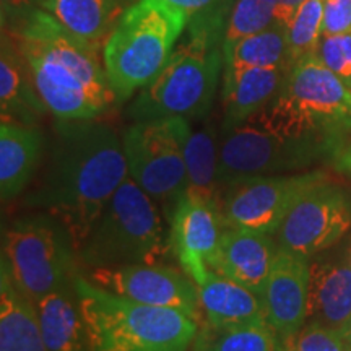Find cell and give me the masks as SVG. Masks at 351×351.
I'll return each instance as SVG.
<instances>
[{
	"instance_id": "52a82bcc",
	"label": "cell",
	"mask_w": 351,
	"mask_h": 351,
	"mask_svg": "<svg viewBox=\"0 0 351 351\" xmlns=\"http://www.w3.org/2000/svg\"><path fill=\"white\" fill-rule=\"evenodd\" d=\"M171 251L156 202L127 178L78 249L86 269L160 263Z\"/></svg>"
},
{
	"instance_id": "8fae6325",
	"label": "cell",
	"mask_w": 351,
	"mask_h": 351,
	"mask_svg": "<svg viewBox=\"0 0 351 351\" xmlns=\"http://www.w3.org/2000/svg\"><path fill=\"white\" fill-rule=\"evenodd\" d=\"M324 181L327 174L322 171L234 179L219 197L223 225L275 236L296 202Z\"/></svg>"
},
{
	"instance_id": "8d00e7d4",
	"label": "cell",
	"mask_w": 351,
	"mask_h": 351,
	"mask_svg": "<svg viewBox=\"0 0 351 351\" xmlns=\"http://www.w3.org/2000/svg\"><path fill=\"white\" fill-rule=\"evenodd\" d=\"M343 339H345V341L350 345V348H351V324L348 326V328H346V330L343 332Z\"/></svg>"
},
{
	"instance_id": "d6a6232c",
	"label": "cell",
	"mask_w": 351,
	"mask_h": 351,
	"mask_svg": "<svg viewBox=\"0 0 351 351\" xmlns=\"http://www.w3.org/2000/svg\"><path fill=\"white\" fill-rule=\"evenodd\" d=\"M2 28H15L38 8L36 0H2Z\"/></svg>"
},
{
	"instance_id": "836d02e7",
	"label": "cell",
	"mask_w": 351,
	"mask_h": 351,
	"mask_svg": "<svg viewBox=\"0 0 351 351\" xmlns=\"http://www.w3.org/2000/svg\"><path fill=\"white\" fill-rule=\"evenodd\" d=\"M161 2L168 3L176 10L182 12L189 20L194 19V16L200 15V13L210 12L213 8H217L223 3L230 2V0H161Z\"/></svg>"
},
{
	"instance_id": "277c9868",
	"label": "cell",
	"mask_w": 351,
	"mask_h": 351,
	"mask_svg": "<svg viewBox=\"0 0 351 351\" xmlns=\"http://www.w3.org/2000/svg\"><path fill=\"white\" fill-rule=\"evenodd\" d=\"M75 293L91 351H187L199 320L169 307L140 304L75 278Z\"/></svg>"
},
{
	"instance_id": "30bf717a",
	"label": "cell",
	"mask_w": 351,
	"mask_h": 351,
	"mask_svg": "<svg viewBox=\"0 0 351 351\" xmlns=\"http://www.w3.org/2000/svg\"><path fill=\"white\" fill-rule=\"evenodd\" d=\"M337 150L317 140L287 138L247 121L221 132L219 142V182L249 176H274L309 168L322 158H335Z\"/></svg>"
},
{
	"instance_id": "4dcf8cb0",
	"label": "cell",
	"mask_w": 351,
	"mask_h": 351,
	"mask_svg": "<svg viewBox=\"0 0 351 351\" xmlns=\"http://www.w3.org/2000/svg\"><path fill=\"white\" fill-rule=\"evenodd\" d=\"M315 56L351 90V33L322 36Z\"/></svg>"
},
{
	"instance_id": "3957f363",
	"label": "cell",
	"mask_w": 351,
	"mask_h": 351,
	"mask_svg": "<svg viewBox=\"0 0 351 351\" xmlns=\"http://www.w3.org/2000/svg\"><path fill=\"white\" fill-rule=\"evenodd\" d=\"M231 3L232 0L189 20L168 62L130 104L132 121H194L207 116L225 70L223 38Z\"/></svg>"
},
{
	"instance_id": "d590c367",
	"label": "cell",
	"mask_w": 351,
	"mask_h": 351,
	"mask_svg": "<svg viewBox=\"0 0 351 351\" xmlns=\"http://www.w3.org/2000/svg\"><path fill=\"white\" fill-rule=\"evenodd\" d=\"M333 161L337 163V168L351 176V140L341 145L340 150L337 152L335 158H333Z\"/></svg>"
},
{
	"instance_id": "cb8c5ba5",
	"label": "cell",
	"mask_w": 351,
	"mask_h": 351,
	"mask_svg": "<svg viewBox=\"0 0 351 351\" xmlns=\"http://www.w3.org/2000/svg\"><path fill=\"white\" fill-rule=\"evenodd\" d=\"M0 351H49L43 339L38 309L0 270Z\"/></svg>"
},
{
	"instance_id": "5b68a950",
	"label": "cell",
	"mask_w": 351,
	"mask_h": 351,
	"mask_svg": "<svg viewBox=\"0 0 351 351\" xmlns=\"http://www.w3.org/2000/svg\"><path fill=\"white\" fill-rule=\"evenodd\" d=\"M287 138L317 140L340 150L351 130V90L309 56L293 65L276 98L249 119Z\"/></svg>"
},
{
	"instance_id": "8992f818",
	"label": "cell",
	"mask_w": 351,
	"mask_h": 351,
	"mask_svg": "<svg viewBox=\"0 0 351 351\" xmlns=\"http://www.w3.org/2000/svg\"><path fill=\"white\" fill-rule=\"evenodd\" d=\"M189 19L161 0H138L104 43L103 64L117 101L147 86L173 54Z\"/></svg>"
},
{
	"instance_id": "d6986e66",
	"label": "cell",
	"mask_w": 351,
	"mask_h": 351,
	"mask_svg": "<svg viewBox=\"0 0 351 351\" xmlns=\"http://www.w3.org/2000/svg\"><path fill=\"white\" fill-rule=\"evenodd\" d=\"M44 153V135L36 125L2 121L0 124V197L10 202L38 173Z\"/></svg>"
},
{
	"instance_id": "2e32d148",
	"label": "cell",
	"mask_w": 351,
	"mask_h": 351,
	"mask_svg": "<svg viewBox=\"0 0 351 351\" xmlns=\"http://www.w3.org/2000/svg\"><path fill=\"white\" fill-rule=\"evenodd\" d=\"M275 236L225 228L210 258V270L234 280L262 298L280 245Z\"/></svg>"
},
{
	"instance_id": "f1b7e54d",
	"label": "cell",
	"mask_w": 351,
	"mask_h": 351,
	"mask_svg": "<svg viewBox=\"0 0 351 351\" xmlns=\"http://www.w3.org/2000/svg\"><path fill=\"white\" fill-rule=\"evenodd\" d=\"M275 23L274 12L265 0H232L226 19L223 52L243 41L244 38L261 33Z\"/></svg>"
},
{
	"instance_id": "9a60e30c",
	"label": "cell",
	"mask_w": 351,
	"mask_h": 351,
	"mask_svg": "<svg viewBox=\"0 0 351 351\" xmlns=\"http://www.w3.org/2000/svg\"><path fill=\"white\" fill-rule=\"evenodd\" d=\"M309 280V258L280 249L263 289L262 301L267 322L278 333L282 343L306 326Z\"/></svg>"
},
{
	"instance_id": "83f0119b",
	"label": "cell",
	"mask_w": 351,
	"mask_h": 351,
	"mask_svg": "<svg viewBox=\"0 0 351 351\" xmlns=\"http://www.w3.org/2000/svg\"><path fill=\"white\" fill-rule=\"evenodd\" d=\"M324 0H306L288 26V59L291 67L309 56L317 54L324 36Z\"/></svg>"
},
{
	"instance_id": "74e56055",
	"label": "cell",
	"mask_w": 351,
	"mask_h": 351,
	"mask_svg": "<svg viewBox=\"0 0 351 351\" xmlns=\"http://www.w3.org/2000/svg\"><path fill=\"white\" fill-rule=\"evenodd\" d=\"M348 252H350V263H351V245H350V249H348Z\"/></svg>"
},
{
	"instance_id": "1f68e13d",
	"label": "cell",
	"mask_w": 351,
	"mask_h": 351,
	"mask_svg": "<svg viewBox=\"0 0 351 351\" xmlns=\"http://www.w3.org/2000/svg\"><path fill=\"white\" fill-rule=\"evenodd\" d=\"M324 36L351 33V0H324Z\"/></svg>"
},
{
	"instance_id": "44dd1931",
	"label": "cell",
	"mask_w": 351,
	"mask_h": 351,
	"mask_svg": "<svg viewBox=\"0 0 351 351\" xmlns=\"http://www.w3.org/2000/svg\"><path fill=\"white\" fill-rule=\"evenodd\" d=\"M199 289L202 317L208 330H221L265 319L262 298L234 280L210 270Z\"/></svg>"
},
{
	"instance_id": "d4e9b609",
	"label": "cell",
	"mask_w": 351,
	"mask_h": 351,
	"mask_svg": "<svg viewBox=\"0 0 351 351\" xmlns=\"http://www.w3.org/2000/svg\"><path fill=\"white\" fill-rule=\"evenodd\" d=\"M219 134L217 125L207 121L204 125L189 132L186 142V191L217 202L219 205L221 197V182H219Z\"/></svg>"
},
{
	"instance_id": "ab89813d",
	"label": "cell",
	"mask_w": 351,
	"mask_h": 351,
	"mask_svg": "<svg viewBox=\"0 0 351 351\" xmlns=\"http://www.w3.org/2000/svg\"><path fill=\"white\" fill-rule=\"evenodd\" d=\"M350 351H351V348H350Z\"/></svg>"
},
{
	"instance_id": "6da1fadb",
	"label": "cell",
	"mask_w": 351,
	"mask_h": 351,
	"mask_svg": "<svg viewBox=\"0 0 351 351\" xmlns=\"http://www.w3.org/2000/svg\"><path fill=\"white\" fill-rule=\"evenodd\" d=\"M57 121L46 168L25 204L59 219L78 254L129 171L122 138L111 125L95 119Z\"/></svg>"
},
{
	"instance_id": "7a4b0ae2",
	"label": "cell",
	"mask_w": 351,
	"mask_h": 351,
	"mask_svg": "<svg viewBox=\"0 0 351 351\" xmlns=\"http://www.w3.org/2000/svg\"><path fill=\"white\" fill-rule=\"evenodd\" d=\"M5 29L15 38L39 98L56 119H96L117 101L98 47L73 36L43 8Z\"/></svg>"
},
{
	"instance_id": "603a6c76",
	"label": "cell",
	"mask_w": 351,
	"mask_h": 351,
	"mask_svg": "<svg viewBox=\"0 0 351 351\" xmlns=\"http://www.w3.org/2000/svg\"><path fill=\"white\" fill-rule=\"evenodd\" d=\"M38 319L49 351H91L78 306L75 282L38 302Z\"/></svg>"
},
{
	"instance_id": "ac0fdd59",
	"label": "cell",
	"mask_w": 351,
	"mask_h": 351,
	"mask_svg": "<svg viewBox=\"0 0 351 351\" xmlns=\"http://www.w3.org/2000/svg\"><path fill=\"white\" fill-rule=\"evenodd\" d=\"M291 67L223 70L221 132L247 122L282 91Z\"/></svg>"
},
{
	"instance_id": "7402d4cb",
	"label": "cell",
	"mask_w": 351,
	"mask_h": 351,
	"mask_svg": "<svg viewBox=\"0 0 351 351\" xmlns=\"http://www.w3.org/2000/svg\"><path fill=\"white\" fill-rule=\"evenodd\" d=\"M60 25L82 41L99 47L111 36L124 13V0H36Z\"/></svg>"
},
{
	"instance_id": "ffe728a7",
	"label": "cell",
	"mask_w": 351,
	"mask_h": 351,
	"mask_svg": "<svg viewBox=\"0 0 351 351\" xmlns=\"http://www.w3.org/2000/svg\"><path fill=\"white\" fill-rule=\"evenodd\" d=\"M0 112L2 121L36 125L47 111L29 75L28 65L15 38L2 28L0 49Z\"/></svg>"
},
{
	"instance_id": "e0dca14e",
	"label": "cell",
	"mask_w": 351,
	"mask_h": 351,
	"mask_svg": "<svg viewBox=\"0 0 351 351\" xmlns=\"http://www.w3.org/2000/svg\"><path fill=\"white\" fill-rule=\"evenodd\" d=\"M309 304L307 322L343 335L351 324V263L350 252L309 261ZM306 322V324H307Z\"/></svg>"
},
{
	"instance_id": "4fadbf2b",
	"label": "cell",
	"mask_w": 351,
	"mask_h": 351,
	"mask_svg": "<svg viewBox=\"0 0 351 351\" xmlns=\"http://www.w3.org/2000/svg\"><path fill=\"white\" fill-rule=\"evenodd\" d=\"M88 282L106 291L140 304L179 309L202 320L197 285L186 271L163 263H135V265L88 269Z\"/></svg>"
},
{
	"instance_id": "9c48e42d",
	"label": "cell",
	"mask_w": 351,
	"mask_h": 351,
	"mask_svg": "<svg viewBox=\"0 0 351 351\" xmlns=\"http://www.w3.org/2000/svg\"><path fill=\"white\" fill-rule=\"evenodd\" d=\"M189 132L187 119L168 117L134 122L122 135L129 178L155 202L176 204L186 191Z\"/></svg>"
},
{
	"instance_id": "f35d334b",
	"label": "cell",
	"mask_w": 351,
	"mask_h": 351,
	"mask_svg": "<svg viewBox=\"0 0 351 351\" xmlns=\"http://www.w3.org/2000/svg\"><path fill=\"white\" fill-rule=\"evenodd\" d=\"M197 351H200V350H199V348H197Z\"/></svg>"
},
{
	"instance_id": "5bb4252c",
	"label": "cell",
	"mask_w": 351,
	"mask_h": 351,
	"mask_svg": "<svg viewBox=\"0 0 351 351\" xmlns=\"http://www.w3.org/2000/svg\"><path fill=\"white\" fill-rule=\"evenodd\" d=\"M223 230L225 225L217 202L191 191H184L176 200L169 230L171 251L197 287L210 274L208 262L217 251Z\"/></svg>"
},
{
	"instance_id": "7c38bea8",
	"label": "cell",
	"mask_w": 351,
	"mask_h": 351,
	"mask_svg": "<svg viewBox=\"0 0 351 351\" xmlns=\"http://www.w3.org/2000/svg\"><path fill=\"white\" fill-rule=\"evenodd\" d=\"M350 230L351 194L327 179L296 202L275 239L283 251L311 261L339 244Z\"/></svg>"
},
{
	"instance_id": "f546056e",
	"label": "cell",
	"mask_w": 351,
	"mask_h": 351,
	"mask_svg": "<svg viewBox=\"0 0 351 351\" xmlns=\"http://www.w3.org/2000/svg\"><path fill=\"white\" fill-rule=\"evenodd\" d=\"M282 351H350V345L341 333L307 322L296 335L283 341Z\"/></svg>"
},
{
	"instance_id": "484cf974",
	"label": "cell",
	"mask_w": 351,
	"mask_h": 351,
	"mask_svg": "<svg viewBox=\"0 0 351 351\" xmlns=\"http://www.w3.org/2000/svg\"><path fill=\"white\" fill-rule=\"evenodd\" d=\"M291 67L288 59V28L275 23L261 33L244 38L225 51V69Z\"/></svg>"
},
{
	"instance_id": "4316f807",
	"label": "cell",
	"mask_w": 351,
	"mask_h": 351,
	"mask_svg": "<svg viewBox=\"0 0 351 351\" xmlns=\"http://www.w3.org/2000/svg\"><path fill=\"white\" fill-rule=\"evenodd\" d=\"M197 348L200 351H282V340L267 319H258L221 330L205 328Z\"/></svg>"
},
{
	"instance_id": "e575fe53",
	"label": "cell",
	"mask_w": 351,
	"mask_h": 351,
	"mask_svg": "<svg viewBox=\"0 0 351 351\" xmlns=\"http://www.w3.org/2000/svg\"><path fill=\"white\" fill-rule=\"evenodd\" d=\"M274 12L276 23H282L288 28L295 19L296 12L306 0H265Z\"/></svg>"
},
{
	"instance_id": "ba28073f",
	"label": "cell",
	"mask_w": 351,
	"mask_h": 351,
	"mask_svg": "<svg viewBox=\"0 0 351 351\" xmlns=\"http://www.w3.org/2000/svg\"><path fill=\"white\" fill-rule=\"evenodd\" d=\"M78 267L72 236L52 215H28L3 228L0 270L32 304L75 282Z\"/></svg>"
}]
</instances>
